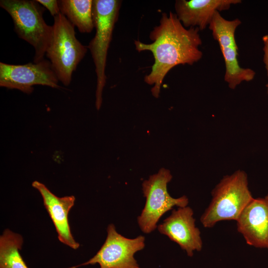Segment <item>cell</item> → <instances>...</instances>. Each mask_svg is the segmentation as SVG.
I'll use <instances>...</instances> for the list:
<instances>
[{
	"label": "cell",
	"instance_id": "obj_1",
	"mask_svg": "<svg viewBox=\"0 0 268 268\" xmlns=\"http://www.w3.org/2000/svg\"><path fill=\"white\" fill-rule=\"evenodd\" d=\"M198 28L185 27L175 13L162 14L159 24L149 34L152 43L134 40L138 52L150 51L154 63L150 72L144 77L147 84L153 85L152 95L158 98L163 80L168 72L179 65H193L202 57L200 49L202 40Z\"/></svg>",
	"mask_w": 268,
	"mask_h": 268
},
{
	"label": "cell",
	"instance_id": "obj_2",
	"mask_svg": "<svg viewBox=\"0 0 268 268\" xmlns=\"http://www.w3.org/2000/svg\"><path fill=\"white\" fill-rule=\"evenodd\" d=\"M212 199L200 220L205 228L223 220H237L253 199L246 173L238 170L224 176L211 192Z\"/></svg>",
	"mask_w": 268,
	"mask_h": 268
},
{
	"label": "cell",
	"instance_id": "obj_3",
	"mask_svg": "<svg viewBox=\"0 0 268 268\" xmlns=\"http://www.w3.org/2000/svg\"><path fill=\"white\" fill-rule=\"evenodd\" d=\"M0 6L11 16L18 36L34 48L33 63L44 59L53 32L44 19L45 8L36 0H1Z\"/></svg>",
	"mask_w": 268,
	"mask_h": 268
},
{
	"label": "cell",
	"instance_id": "obj_4",
	"mask_svg": "<svg viewBox=\"0 0 268 268\" xmlns=\"http://www.w3.org/2000/svg\"><path fill=\"white\" fill-rule=\"evenodd\" d=\"M122 1L93 0V18L96 32L87 46L95 67L97 77L95 106L99 110L102 103V92L106 82L107 56L115 25L118 20Z\"/></svg>",
	"mask_w": 268,
	"mask_h": 268
},
{
	"label": "cell",
	"instance_id": "obj_5",
	"mask_svg": "<svg viewBox=\"0 0 268 268\" xmlns=\"http://www.w3.org/2000/svg\"><path fill=\"white\" fill-rule=\"evenodd\" d=\"M52 27V38L45 55L59 80L68 86L88 48L77 39L74 26L61 13L54 17Z\"/></svg>",
	"mask_w": 268,
	"mask_h": 268
},
{
	"label": "cell",
	"instance_id": "obj_6",
	"mask_svg": "<svg viewBox=\"0 0 268 268\" xmlns=\"http://www.w3.org/2000/svg\"><path fill=\"white\" fill-rule=\"evenodd\" d=\"M172 178L170 170L162 168L142 183L146 201L141 214L137 217V223L143 233L148 234L154 231L161 217L174 206L188 205L189 200L186 196L174 198L168 193L167 184Z\"/></svg>",
	"mask_w": 268,
	"mask_h": 268
},
{
	"label": "cell",
	"instance_id": "obj_7",
	"mask_svg": "<svg viewBox=\"0 0 268 268\" xmlns=\"http://www.w3.org/2000/svg\"><path fill=\"white\" fill-rule=\"evenodd\" d=\"M241 23L237 18L227 20L216 11L208 26L213 39L219 44L225 63L224 80L231 89H235L244 81L252 80L256 74L254 70L243 68L239 63L235 31Z\"/></svg>",
	"mask_w": 268,
	"mask_h": 268
},
{
	"label": "cell",
	"instance_id": "obj_8",
	"mask_svg": "<svg viewBox=\"0 0 268 268\" xmlns=\"http://www.w3.org/2000/svg\"><path fill=\"white\" fill-rule=\"evenodd\" d=\"M106 240L96 255L89 261L69 268L98 264L100 268H140L134 257L135 253L145 246V238L140 235L126 238L116 230L113 224L108 225Z\"/></svg>",
	"mask_w": 268,
	"mask_h": 268
},
{
	"label": "cell",
	"instance_id": "obj_9",
	"mask_svg": "<svg viewBox=\"0 0 268 268\" xmlns=\"http://www.w3.org/2000/svg\"><path fill=\"white\" fill-rule=\"evenodd\" d=\"M58 78L47 60L24 65L0 63V86L31 94L33 86L41 85L58 88Z\"/></svg>",
	"mask_w": 268,
	"mask_h": 268
},
{
	"label": "cell",
	"instance_id": "obj_10",
	"mask_svg": "<svg viewBox=\"0 0 268 268\" xmlns=\"http://www.w3.org/2000/svg\"><path fill=\"white\" fill-rule=\"evenodd\" d=\"M193 209L189 206L173 209L171 214L157 226L161 234L178 244L187 255L192 257L195 251L202 248L201 232L196 226Z\"/></svg>",
	"mask_w": 268,
	"mask_h": 268
},
{
	"label": "cell",
	"instance_id": "obj_11",
	"mask_svg": "<svg viewBox=\"0 0 268 268\" xmlns=\"http://www.w3.org/2000/svg\"><path fill=\"white\" fill-rule=\"evenodd\" d=\"M236 221L237 231L248 245L268 249V201L265 197L253 198Z\"/></svg>",
	"mask_w": 268,
	"mask_h": 268
},
{
	"label": "cell",
	"instance_id": "obj_12",
	"mask_svg": "<svg viewBox=\"0 0 268 268\" xmlns=\"http://www.w3.org/2000/svg\"><path fill=\"white\" fill-rule=\"evenodd\" d=\"M241 2V0H177L175 14L185 27L201 31L209 26L216 11L228 10Z\"/></svg>",
	"mask_w": 268,
	"mask_h": 268
},
{
	"label": "cell",
	"instance_id": "obj_13",
	"mask_svg": "<svg viewBox=\"0 0 268 268\" xmlns=\"http://www.w3.org/2000/svg\"><path fill=\"white\" fill-rule=\"evenodd\" d=\"M32 185L42 197L44 205L54 224L60 241L72 249H78L79 244L71 234L68 220V212L74 204L75 197H58L43 184L37 181H34Z\"/></svg>",
	"mask_w": 268,
	"mask_h": 268
},
{
	"label": "cell",
	"instance_id": "obj_14",
	"mask_svg": "<svg viewBox=\"0 0 268 268\" xmlns=\"http://www.w3.org/2000/svg\"><path fill=\"white\" fill-rule=\"evenodd\" d=\"M61 13L81 33H90L94 28L93 0H58Z\"/></svg>",
	"mask_w": 268,
	"mask_h": 268
},
{
	"label": "cell",
	"instance_id": "obj_15",
	"mask_svg": "<svg viewBox=\"0 0 268 268\" xmlns=\"http://www.w3.org/2000/svg\"><path fill=\"white\" fill-rule=\"evenodd\" d=\"M23 242L20 234L4 230L0 237V268H29L19 253Z\"/></svg>",
	"mask_w": 268,
	"mask_h": 268
},
{
	"label": "cell",
	"instance_id": "obj_16",
	"mask_svg": "<svg viewBox=\"0 0 268 268\" xmlns=\"http://www.w3.org/2000/svg\"><path fill=\"white\" fill-rule=\"evenodd\" d=\"M40 4L46 7L54 17L61 13L58 0H36Z\"/></svg>",
	"mask_w": 268,
	"mask_h": 268
},
{
	"label": "cell",
	"instance_id": "obj_17",
	"mask_svg": "<svg viewBox=\"0 0 268 268\" xmlns=\"http://www.w3.org/2000/svg\"><path fill=\"white\" fill-rule=\"evenodd\" d=\"M262 40L264 43V63L267 70V75L268 77V34L264 35L262 37ZM267 93L268 94V82L266 84Z\"/></svg>",
	"mask_w": 268,
	"mask_h": 268
},
{
	"label": "cell",
	"instance_id": "obj_18",
	"mask_svg": "<svg viewBox=\"0 0 268 268\" xmlns=\"http://www.w3.org/2000/svg\"><path fill=\"white\" fill-rule=\"evenodd\" d=\"M265 198L268 201V194L265 197Z\"/></svg>",
	"mask_w": 268,
	"mask_h": 268
}]
</instances>
